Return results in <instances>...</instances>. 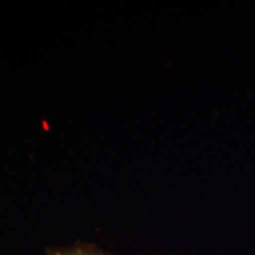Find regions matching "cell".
I'll return each instance as SVG.
<instances>
[{
    "label": "cell",
    "mask_w": 255,
    "mask_h": 255,
    "mask_svg": "<svg viewBox=\"0 0 255 255\" xmlns=\"http://www.w3.org/2000/svg\"><path fill=\"white\" fill-rule=\"evenodd\" d=\"M47 255H109L90 244H77L69 248H53L47 251Z\"/></svg>",
    "instance_id": "cell-1"
}]
</instances>
